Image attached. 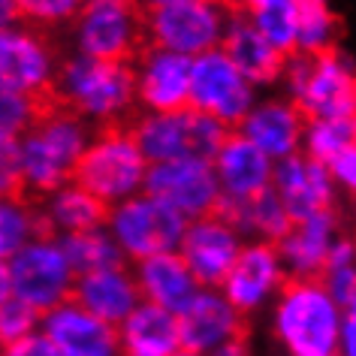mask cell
<instances>
[{
    "instance_id": "4",
    "label": "cell",
    "mask_w": 356,
    "mask_h": 356,
    "mask_svg": "<svg viewBox=\"0 0 356 356\" xmlns=\"http://www.w3.org/2000/svg\"><path fill=\"white\" fill-rule=\"evenodd\" d=\"M148 169L151 163L142 154L130 124H121V127L94 130L76 166L73 181H79L85 191H91L94 197H100L112 209L145 191Z\"/></svg>"
},
{
    "instance_id": "12",
    "label": "cell",
    "mask_w": 356,
    "mask_h": 356,
    "mask_svg": "<svg viewBox=\"0 0 356 356\" xmlns=\"http://www.w3.org/2000/svg\"><path fill=\"white\" fill-rule=\"evenodd\" d=\"M257 100H260V91L242 76V70L227 58L224 49L193 58L191 109L236 130Z\"/></svg>"
},
{
    "instance_id": "30",
    "label": "cell",
    "mask_w": 356,
    "mask_h": 356,
    "mask_svg": "<svg viewBox=\"0 0 356 356\" xmlns=\"http://www.w3.org/2000/svg\"><path fill=\"white\" fill-rule=\"evenodd\" d=\"M64 242V251L70 257V266L76 269V275H91V272H103L112 269V266L127 263L121 254V248L115 245V238L109 236V229H91V233H76L60 238Z\"/></svg>"
},
{
    "instance_id": "28",
    "label": "cell",
    "mask_w": 356,
    "mask_h": 356,
    "mask_svg": "<svg viewBox=\"0 0 356 356\" xmlns=\"http://www.w3.org/2000/svg\"><path fill=\"white\" fill-rule=\"evenodd\" d=\"M218 211L242 233L245 242H269L278 245L293 224L284 202L275 191H266L260 197L238 200V202H220Z\"/></svg>"
},
{
    "instance_id": "43",
    "label": "cell",
    "mask_w": 356,
    "mask_h": 356,
    "mask_svg": "<svg viewBox=\"0 0 356 356\" xmlns=\"http://www.w3.org/2000/svg\"><path fill=\"white\" fill-rule=\"evenodd\" d=\"M22 22V10H19V0H0V31L13 28V24Z\"/></svg>"
},
{
    "instance_id": "27",
    "label": "cell",
    "mask_w": 356,
    "mask_h": 356,
    "mask_svg": "<svg viewBox=\"0 0 356 356\" xmlns=\"http://www.w3.org/2000/svg\"><path fill=\"white\" fill-rule=\"evenodd\" d=\"M118 341L121 356H175L184 350L178 314L151 302H142L118 326Z\"/></svg>"
},
{
    "instance_id": "24",
    "label": "cell",
    "mask_w": 356,
    "mask_h": 356,
    "mask_svg": "<svg viewBox=\"0 0 356 356\" xmlns=\"http://www.w3.org/2000/svg\"><path fill=\"white\" fill-rule=\"evenodd\" d=\"M73 299L112 326H121L124 320L142 305L139 281H136V272H133L130 263H121V266H112V269L76 278Z\"/></svg>"
},
{
    "instance_id": "38",
    "label": "cell",
    "mask_w": 356,
    "mask_h": 356,
    "mask_svg": "<svg viewBox=\"0 0 356 356\" xmlns=\"http://www.w3.org/2000/svg\"><path fill=\"white\" fill-rule=\"evenodd\" d=\"M28 197L19 142H0V200Z\"/></svg>"
},
{
    "instance_id": "37",
    "label": "cell",
    "mask_w": 356,
    "mask_h": 356,
    "mask_svg": "<svg viewBox=\"0 0 356 356\" xmlns=\"http://www.w3.org/2000/svg\"><path fill=\"white\" fill-rule=\"evenodd\" d=\"M40 326H42V314L37 308H31L28 302L15 296L6 299L0 305V350L31 338L33 332H40Z\"/></svg>"
},
{
    "instance_id": "26",
    "label": "cell",
    "mask_w": 356,
    "mask_h": 356,
    "mask_svg": "<svg viewBox=\"0 0 356 356\" xmlns=\"http://www.w3.org/2000/svg\"><path fill=\"white\" fill-rule=\"evenodd\" d=\"M133 272L139 281L142 302H151V305L166 308L172 314H181L191 305V299L202 290L178 251H166L133 263Z\"/></svg>"
},
{
    "instance_id": "48",
    "label": "cell",
    "mask_w": 356,
    "mask_h": 356,
    "mask_svg": "<svg viewBox=\"0 0 356 356\" xmlns=\"http://www.w3.org/2000/svg\"><path fill=\"white\" fill-rule=\"evenodd\" d=\"M224 3H229V6H236V3H238V0H224Z\"/></svg>"
},
{
    "instance_id": "17",
    "label": "cell",
    "mask_w": 356,
    "mask_h": 356,
    "mask_svg": "<svg viewBox=\"0 0 356 356\" xmlns=\"http://www.w3.org/2000/svg\"><path fill=\"white\" fill-rule=\"evenodd\" d=\"M305 127L308 118L287 94H266L251 106V112L242 118L236 133H242L266 157L281 163L293 154H302Z\"/></svg>"
},
{
    "instance_id": "31",
    "label": "cell",
    "mask_w": 356,
    "mask_h": 356,
    "mask_svg": "<svg viewBox=\"0 0 356 356\" xmlns=\"http://www.w3.org/2000/svg\"><path fill=\"white\" fill-rule=\"evenodd\" d=\"M296 15H299L296 55H320V51L335 49L338 19L332 13V0H296Z\"/></svg>"
},
{
    "instance_id": "1",
    "label": "cell",
    "mask_w": 356,
    "mask_h": 356,
    "mask_svg": "<svg viewBox=\"0 0 356 356\" xmlns=\"http://www.w3.org/2000/svg\"><path fill=\"white\" fill-rule=\"evenodd\" d=\"M51 100L85 118L94 130L121 127L139 115L136 73L127 60H100L70 51L60 60Z\"/></svg>"
},
{
    "instance_id": "11",
    "label": "cell",
    "mask_w": 356,
    "mask_h": 356,
    "mask_svg": "<svg viewBox=\"0 0 356 356\" xmlns=\"http://www.w3.org/2000/svg\"><path fill=\"white\" fill-rule=\"evenodd\" d=\"M60 60L64 55L58 51L49 31H40L28 22L0 31V85L13 91L40 103L51 100Z\"/></svg>"
},
{
    "instance_id": "10",
    "label": "cell",
    "mask_w": 356,
    "mask_h": 356,
    "mask_svg": "<svg viewBox=\"0 0 356 356\" xmlns=\"http://www.w3.org/2000/svg\"><path fill=\"white\" fill-rule=\"evenodd\" d=\"M6 266H10L13 296L28 302L40 314H49L51 308L73 299L79 275L73 266H70V257H67L60 238L37 236Z\"/></svg>"
},
{
    "instance_id": "15",
    "label": "cell",
    "mask_w": 356,
    "mask_h": 356,
    "mask_svg": "<svg viewBox=\"0 0 356 356\" xmlns=\"http://www.w3.org/2000/svg\"><path fill=\"white\" fill-rule=\"evenodd\" d=\"M242 248H245L242 233L220 211H211V215L188 220L181 242H178V257L188 263V269L193 272L200 287L220 290V284L227 281Z\"/></svg>"
},
{
    "instance_id": "49",
    "label": "cell",
    "mask_w": 356,
    "mask_h": 356,
    "mask_svg": "<svg viewBox=\"0 0 356 356\" xmlns=\"http://www.w3.org/2000/svg\"><path fill=\"white\" fill-rule=\"evenodd\" d=\"M320 356H335V353H320Z\"/></svg>"
},
{
    "instance_id": "41",
    "label": "cell",
    "mask_w": 356,
    "mask_h": 356,
    "mask_svg": "<svg viewBox=\"0 0 356 356\" xmlns=\"http://www.w3.org/2000/svg\"><path fill=\"white\" fill-rule=\"evenodd\" d=\"M0 356H60V353H58V347L49 341V335L40 329V332H33L31 338H24V341L0 350Z\"/></svg>"
},
{
    "instance_id": "29",
    "label": "cell",
    "mask_w": 356,
    "mask_h": 356,
    "mask_svg": "<svg viewBox=\"0 0 356 356\" xmlns=\"http://www.w3.org/2000/svg\"><path fill=\"white\" fill-rule=\"evenodd\" d=\"M37 236H46L37 200L31 197L0 200V263H10Z\"/></svg>"
},
{
    "instance_id": "45",
    "label": "cell",
    "mask_w": 356,
    "mask_h": 356,
    "mask_svg": "<svg viewBox=\"0 0 356 356\" xmlns=\"http://www.w3.org/2000/svg\"><path fill=\"white\" fill-rule=\"evenodd\" d=\"M142 10H160V6H172V3H188V0H136Z\"/></svg>"
},
{
    "instance_id": "34",
    "label": "cell",
    "mask_w": 356,
    "mask_h": 356,
    "mask_svg": "<svg viewBox=\"0 0 356 356\" xmlns=\"http://www.w3.org/2000/svg\"><path fill=\"white\" fill-rule=\"evenodd\" d=\"M320 284H323V287L332 293V299L341 302V305L356 299V238L353 236L344 233L332 245L323 272H320Z\"/></svg>"
},
{
    "instance_id": "20",
    "label": "cell",
    "mask_w": 356,
    "mask_h": 356,
    "mask_svg": "<svg viewBox=\"0 0 356 356\" xmlns=\"http://www.w3.org/2000/svg\"><path fill=\"white\" fill-rule=\"evenodd\" d=\"M181 323V344L184 350H197L211 356L218 347L233 341L238 335H248V317L233 308L218 287H202L191 305L178 314Z\"/></svg>"
},
{
    "instance_id": "50",
    "label": "cell",
    "mask_w": 356,
    "mask_h": 356,
    "mask_svg": "<svg viewBox=\"0 0 356 356\" xmlns=\"http://www.w3.org/2000/svg\"><path fill=\"white\" fill-rule=\"evenodd\" d=\"M353 238H356V236H353Z\"/></svg>"
},
{
    "instance_id": "2",
    "label": "cell",
    "mask_w": 356,
    "mask_h": 356,
    "mask_svg": "<svg viewBox=\"0 0 356 356\" xmlns=\"http://www.w3.org/2000/svg\"><path fill=\"white\" fill-rule=\"evenodd\" d=\"M94 127L76 112L55 100H46L31 124V130L19 139L24 188L31 200H42L51 191L64 188L76 178V166L82 160Z\"/></svg>"
},
{
    "instance_id": "36",
    "label": "cell",
    "mask_w": 356,
    "mask_h": 356,
    "mask_svg": "<svg viewBox=\"0 0 356 356\" xmlns=\"http://www.w3.org/2000/svg\"><path fill=\"white\" fill-rule=\"evenodd\" d=\"M82 3L85 0H19V10H22V22L51 33L70 28L79 10H82Z\"/></svg>"
},
{
    "instance_id": "40",
    "label": "cell",
    "mask_w": 356,
    "mask_h": 356,
    "mask_svg": "<svg viewBox=\"0 0 356 356\" xmlns=\"http://www.w3.org/2000/svg\"><path fill=\"white\" fill-rule=\"evenodd\" d=\"M335 356H356V299L341 308V329H338Z\"/></svg>"
},
{
    "instance_id": "3",
    "label": "cell",
    "mask_w": 356,
    "mask_h": 356,
    "mask_svg": "<svg viewBox=\"0 0 356 356\" xmlns=\"http://www.w3.org/2000/svg\"><path fill=\"white\" fill-rule=\"evenodd\" d=\"M341 308L320 278H290L269 308V329L287 356L335 353Z\"/></svg>"
},
{
    "instance_id": "39",
    "label": "cell",
    "mask_w": 356,
    "mask_h": 356,
    "mask_svg": "<svg viewBox=\"0 0 356 356\" xmlns=\"http://www.w3.org/2000/svg\"><path fill=\"white\" fill-rule=\"evenodd\" d=\"M329 172H332L338 191L356 197V145L347 148L344 154H338L332 163H329Z\"/></svg>"
},
{
    "instance_id": "5",
    "label": "cell",
    "mask_w": 356,
    "mask_h": 356,
    "mask_svg": "<svg viewBox=\"0 0 356 356\" xmlns=\"http://www.w3.org/2000/svg\"><path fill=\"white\" fill-rule=\"evenodd\" d=\"M281 88L308 121L356 115V67L335 49L320 55H290Z\"/></svg>"
},
{
    "instance_id": "19",
    "label": "cell",
    "mask_w": 356,
    "mask_h": 356,
    "mask_svg": "<svg viewBox=\"0 0 356 356\" xmlns=\"http://www.w3.org/2000/svg\"><path fill=\"white\" fill-rule=\"evenodd\" d=\"M42 332L60 356H121L118 326L106 323L76 299L42 314Z\"/></svg>"
},
{
    "instance_id": "13",
    "label": "cell",
    "mask_w": 356,
    "mask_h": 356,
    "mask_svg": "<svg viewBox=\"0 0 356 356\" xmlns=\"http://www.w3.org/2000/svg\"><path fill=\"white\" fill-rule=\"evenodd\" d=\"M145 193L166 202L188 220L211 215L220 206V184L209 157H178L166 163H151Z\"/></svg>"
},
{
    "instance_id": "14",
    "label": "cell",
    "mask_w": 356,
    "mask_h": 356,
    "mask_svg": "<svg viewBox=\"0 0 356 356\" xmlns=\"http://www.w3.org/2000/svg\"><path fill=\"white\" fill-rule=\"evenodd\" d=\"M290 281L278 245L269 242H245L236 266L229 269L227 281L220 284V293L233 302V308L242 317L269 314L275 299L281 296L284 284Z\"/></svg>"
},
{
    "instance_id": "8",
    "label": "cell",
    "mask_w": 356,
    "mask_h": 356,
    "mask_svg": "<svg viewBox=\"0 0 356 356\" xmlns=\"http://www.w3.org/2000/svg\"><path fill=\"white\" fill-rule=\"evenodd\" d=\"M233 15V6L224 0H188V3L160 6L145 13L148 46L178 51L184 58H200L220 49Z\"/></svg>"
},
{
    "instance_id": "42",
    "label": "cell",
    "mask_w": 356,
    "mask_h": 356,
    "mask_svg": "<svg viewBox=\"0 0 356 356\" xmlns=\"http://www.w3.org/2000/svg\"><path fill=\"white\" fill-rule=\"evenodd\" d=\"M211 356H254V350H251V338L248 335H238V338H233V341H227L224 347H218Z\"/></svg>"
},
{
    "instance_id": "46",
    "label": "cell",
    "mask_w": 356,
    "mask_h": 356,
    "mask_svg": "<svg viewBox=\"0 0 356 356\" xmlns=\"http://www.w3.org/2000/svg\"><path fill=\"white\" fill-rule=\"evenodd\" d=\"M260 3H266V0H238V3H236V10H254V6H260Z\"/></svg>"
},
{
    "instance_id": "44",
    "label": "cell",
    "mask_w": 356,
    "mask_h": 356,
    "mask_svg": "<svg viewBox=\"0 0 356 356\" xmlns=\"http://www.w3.org/2000/svg\"><path fill=\"white\" fill-rule=\"evenodd\" d=\"M6 299H13V281H10V266L0 263V305Z\"/></svg>"
},
{
    "instance_id": "16",
    "label": "cell",
    "mask_w": 356,
    "mask_h": 356,
    "mask_svg": "<svg viewBox=\"0 0 356 356\" xmlns=\"http://www.w3.org/2000/svg\"><path fill=\"white\" fill-rule=\"evenodd\" d=\"M139 112H178L191 109L193 58L157 46H145L133 60Z\"/></svg>"
},
{
    "instance_id": "33",
    "label": "cell",
    "mask_w": 356,
    "mask_h": 356,
    "mask_svg": "<svg viewBox=\"0 0 356 356\" xmlns=\"http://www.w3.org/2000/svg\"><path fill=\"white\" fill-rule=\"evenodd\" d=\"M257 31L272 42L284 55H296L299 42V15H296V0H266V3L248 10Z\"/></svg>"
},
{
    "instance_id": "9",
    "label": "cell",
    "mask_w": 356,
    "mask_h": 356,
    "mask_svg": "<svg viewBox=\"0 0 356 356\" xmlns=\"http://www.w3.org/2000/svg\"><path fill=\"white\" fill-rule=\"evenodd\" d=\"M184 227H188V218H181L175 209H169L166 202L145 191L112 206L106 220V229L130 266L166 251H178Z\"/></svg>"
},
{
    "instance_id": "7",
    "label": "cell",
    "mask_w": 356,
    "mask_h": 356,
    "mask_svg": "<svg viewBox=\"0 0 356 356\" xmlns=\"http://www.w3.org/2000/svg\"><path fill=\"white\" fill-rule=\"evenodd\" d=\"M148 163H166L178 157H215L233 130L197 109L178 112H139L130 121Z\"/></svg>"
},
{
    "instance_id": "25",
    "label": "cell",
    "mask_w": 356,
    "mask_h": 356,
    "mask_svg": "<svg viewBox=\"0 0 356 356\" xmlns=\"http://www.w3.org/2000/svg\"><path fill=\"white\" fill-rule=\"evenodd\" d=\"M42 229L46 236L67 238L76 233H91V229H103L109 220V206L85 191L79 181H67L64 188L51 191L49 197L37 200Z\"/></svg>"
},
{
    "instance_id": "6",
    "label": "cell",
    "mask_w": 356,
    "mask_h": 356,
    "mask_svg": "<svg viewBox=\"0 0 356 356\" xmlns=\"http://www.w3.org/2000/svg\"><path fill=\"white\" fill-rule=\"evenodd\" d=\"M76 55L100 60H133L148 46L145 10L136 0H85L67 28Z\"/></svg>"
},
{
    "instance_id": "21",
    "label": "cell",
    "mask_w": 356,
    "mask_h": 356,
    "mask_svg": "<svg viewBox=\"0 0 356 356\" xmlns=\"http://www.w3.org/2000/svg\"><path fill=\"white\" fill-rule=\"evenodd\" d=\"M218 184H220V202H238L251 200L272 191L275 178V160L266 157L260 148L251 145L242 133H229L220 151L211 157Z\"/></svg>"
},
{
    "instance_id": "22",
    "label": "cell",
    "mask_w": 356,
    "mask_h": 356,
    "mask_svg": "<svg viewBox=\"0 0 356 356\" xmlns=\"http://www.w3.org/2000/svg\"><path fill=\"white\" fill-rule=\"evenodd\" d=\"M220 49L227 51V58L242 70V76L257 88V91L281 85L284 67H287V55L278 51L260 31H257V24L251 22V15L245 10H236L233 6V15H229V24H227Z\"/></svg>"
},
{
    "instance_id": "47",
    "label": "cell",
    "mask_w": 356,
    "mask_h": 356,
    "mask_svg": "<svg viewBox=\"0 0 356 356\" xmlns=\"http://www.w3.org/2000/svg\"><path fill=\"white\" fill-rule=\"evenodd\" d=\"M175 356H206V353H197V350H178Z\"/></svg>"
},
{
    "instance_id": "18",
    "label": "cell",
    "mask_w": 356,
    "mask_h": 356,
    "mask_svg": "<svg viewBox=\"0 0 356 356\" xmlns=\"http://www.w3.org/2000/svg\"><path fill=\"white\" fill-rule=\"evenodd\" d=\"M272 191L278 193L293 220L338 209V193H341L329 166L308 154H293L275 163Z\"/></svg>"
},
{
    "instance_id": "23",
    "label": "cell",
    "mask_w": 356,
    "mask_h": 356,
    "mask_svg": "<svg viewBox=\"0 0 356 356\" xmlns=\"http://www.w3.org/2000/svg\"><path fill=\"white\" fill-rule=\"evenodd\" d=\"M344 236L341 211H320V215L293 220L287 236L278 242V254L284 260L290 278H320L326 266V257L332 245Z\"/></svg>"
},
{
    "instance_id": "35",
    "label": "cell",
    "mask_w": 356,
    "mask_h": 356,
    "mask_svg": "<svg viewBox=\"0 0 356 356\" xmlns=\"http://www.w3.org/2000/svg\"><path fill=\"white\" fill-rule=\"evenodd\" d=\"M42 109L40 100L0 85V142H19Z\"/></svg>"
},
{
    "instance_id": "32",
    "label": "cell",
    "mask_w": 356,
    "mask_h": 356,
    "mask_svg": "<svg viewBox=\"0 0 356 356\" xmlns=\"http://www.w3.org/2000/svg\"><path fill=\"white\" fill-rule=\"evenodd\" d=\"M356 145V115H341V118H311L305 127V142L302 154L332 163L338 154Z\"/></svg>"
}]
</instances>
